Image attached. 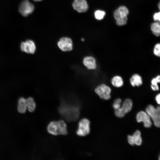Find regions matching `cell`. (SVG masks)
Here are the masks:
<instances>
[{"label": "cell", "mask_w": 160, "mask_h": 160, "mask_svg": "<svg viewBox=\"0 0 160 160\" xmlns=\"http://www.w3.org/2000/svg\"><path fill=\"white\" fill-rule=\"evenodd\" d=\"M81 106L75 101L62 100L58 108V111L61 116L66 120L74 121L79 118Z\"/></svg>", "instance_id": "obj_1"}, {"label": "cell", "mask_w": 160, "mask_h": 160, "mask_svg": "<svg viewBox=\"0 0 160 160\" xmlns=\"http://www.w3.org/2000/svg\"><path fill=\"white\" fill-rule=\"evenodd\" d=\"M34 1H42V0H33Z\"/></svg>", "instance_id": "obj_29"}, {"label": "cell", "mask_w": 160, "mask_h": 160, "mask_svg": "<svg viewBox=\"0 0 160 160\" xmlns=\"http://www.w3.org/2000/svg\"><path fill=\"white\" fill-rule=\"evenodd\" d=\"M129 80L131 85L133 87H139L143 84L142 77L137 73L133 74L130 77Z\"/></svg>", "instance_id": "obj_15"}, {"label": "cell", "mask_w": 160, "mask_h": 160, "mask_svg": "<svg viewBox=\"0 0 160 160\" xmlns=\"http://www.w3.org/2000/svg\"><path fill=\"white\" fill-rule=\"evenodd\" d=\"M21 50L27 53L33 54L36 50V46L34 42L31 40H28L22 42L20 45Z\"/></svg>", "instance_id": "obj_10"}, {"label": "cell", "mask_w": 160, "mask_h": 160, "mask_svg": "<svg viewBox=\"0 0 160 160\" xmlns=\"http://www.w3.org/2000/svg\"><path fill=\"white\" fill-rule=\"evenodd\" d=\"M153 18L155 21L160 22V12L155 13L153 15Z\"/></svg>", "instance_id": "obj_24"}, {"label": "cell", "mask_w": 160, "mask_h": 160, "mask_svg": "<svg viewBox=\"0 0 160 160\" xmlns=\"http://www.w3.org/2000/svg\"><path fill=\"white\" fill-rule=\"evenodd\" d=\"M158 83H160V75L157 76L155 78Z\"/></svg>", "instance_id": "obj_27"}, {"label": "cell", "mask_w": 160, "mask_h": 160, "mask_svg": "<svg viewBox=\"0 0 160 160\" xmlns=\"http://www.w3.org/2000/svg\"><path fill=\"white\" fill-rule=\"evenodd\" d=\"M132 106V100L129 98L126 99L124 101L121 107L115 110V115L118 117H123L131 110Z\"/></svg>", "instance_id": "obj_5"}, {"label": "cell", "mask_w": 160, "mask_h": 160, "mask_svg": "<svg viewBox=\"0 0 160 160\" xmlns=\"http://www.w3.org/2000/svg\"><path fill=\"white\" fill-rule=\"evenodd\" d=\"M17 109L19 112L25 113L27 109L26 99L21 97L19 98L18 103Z\"/></svg>", "instance_id": "obj_17"}, {"label": "cell", "mask_w": 160, "mask_h": 160, "mask_svg": "<svg viewBox=\"0 0 160 160\" xmlns=\"http://www.w3.org/2000/svg\"><path fill=\"white\" fill-rule=\"evenodd\" d=\"M151 30L153 34L156 36H160V22L156 21L151 25Z\"/></svg>", "instance_id": "obj_18"}, {"label": "cell", "mask_w": 160, "mask_h": 160, "mask_svg": "<svg viewBox=\"0 0 160 160\" xmlns=\"http://www.w3.org/2000/svg\"><path fill=\"white\" fill-rule=\"evenodd\" d=\"M121 102L122 100L120 98H117L114 100L113 105L114 110H117L121 107Z\"/></svg>", "instance_id": "obj_21"}, {"label": "cell", "mask_w": 160, "mask_h": 160, "mask_svg": "<svg viewBox=\"0 0 160 160\" xmlns=\"http://www.w3.org/2000/svg\"><path fill=\"white\" fill-rule=\"evenodd\" d=\"M72 6L75 10L80 13L86 11L88 9V5L85 0H74Z\"/></svg>", "instance_id": "obj_13"}, {"label": "cell", "mask_w": 160, "mask_h": 160, "mask_svg": "<svg viewBox=\"0 0 160 160\" xmlns=\"http://www.w3.org/2000/svg\"><path fill=\"white\" fill-rule=\"evenodd\" d=\"M95 92L103 99L109 100L111 98V88L104 83L97 85L95 89Z\"/></svg>", "instance_id": "obj_4"}, {"label": "cell", "mask_w": 160, "mask_h": 160, "mask_svg": "<svg viewBox=\"0 0 160 160\" xmlns=\"http://www.w3.org/2000/svg\"><path fill=\"white\" fill-rule=\"evenodd\" d=\"M129 14L127 8L124 6L119 7L114 13V17L116 20L127 17Z\"/></svg>", "instance_id": "obj_14"}, {"label": "cell", "mask_w": 160, "mask_h": 160, "mask_svg": "<svg viewBox=\"0 0 160 160\" xmlns=\"http://www.w3.org/2000/svg\"><path fill=\"white\" fill-rule=\"evenodd\" d=\"M117 25L119 26H121L126 24L127 21V17H126L116 20Z\"/></svg>", "instance_id": "obj_23"}, {"label": "cell", "mask_w": 160, "mask_h": 160, "mask_svg": "<svg viewBox=\"0 0 160 160\" xmlns=\"http://www.w3.org/2000/svg\"><path fill=\"white\" fill-rule=\"evenodd\" d=\"M105 14V11L100 10H97L95 12V17L96 19L100 20L104 18Z\"/></svg>", "instance_id": "obj_20"}, {"label": "cell", "mask_w": 160, "mask_h": 160, "mask_svg": "<svg viewBox=\"0 0 160 160\" xmlns=\"http://www.w3.org/2000/svg\"><path fill=\"white\" fill-rule=\"evenodd\" d=\"M145 111L152 119L155 126L160 127V106L155 108L149 105L146 107Z\"/></svg>", "instance_id": "obj_3"}, {"label": "cell", "mask_w": 160, "mask_h": 160, "mask_svg": "<svg viewBox=\"0 0 160 160\" xmlns=\"http://www.w3.org/2000/svg\"><path fill=\"white\" fill-rule=\"evenodd\" d=\"M27 108L30 112H33L35 110L36 104L33 99L29 97L26 99Z\"/></svg>", "instance_id": "obj_19"}, {"label": "cell", "mask_w": 160, "mask_h": 160, "mask_svg": "<svg viewBox=\"0 0 160 160\" xmlns=\"http://www.w3.org/2000/svg\"><path fill=\"white\" fill-rule=\"evenodd\" d=\"M155 100L157 103L160 105V93L157 94L155 97Z\"/></svg>", "instance_id": "obj_26"}, {"label": "cell", "mask_w": 160, "mask_h": 160, "mask_svg": "<svg viewBox=\"0 0 160 160\" xmlns=\"http://www.w3.org/2000/svg\"><path fill=\"white\" fill-rule=\"evenodd\" d=\"M81 40L82 41H84V38H82L81 39Z\"/></svg>", "instance_id": "obj_30"}, {"label": "cell", "mask_w": 160, "mask_h": 160, "mask_svg": "<svg viewBox=\"0 0 160 160\" xmlns=\"http://www.w3.org/2000/svg\"><path fill=\"white\" fill-rule=\"evenodd\" d=\"M153 53L156 56L160 57V43L156 44L153 49Z\"/></svg>", "instance_id": "obj_22"}, {"label": "cell", "mask_w": 160, "mask_h": 160, "mask_svg": "<svg viewBox=\"0 0 160 160\" xmlns=\"http://www.w3.org/2000/svg\"><path fill=\"white\" fill-rule=\"evenodd\" d=\"M151 87L152 89L154 91H158L159 89V87L158 84L154 85L151 84Z\"/></svg>", "instance_id": "obj_25"}, {"label": "cell", "mask_w": 160, "mask_h": 160, "mask_svg": "<svg viewBox=\"0 0 160 160\" xmlns=\"http://www.w3.org/2000/svg\"><path fill=\"white\" fill-rule=\"evenodd\" d=\"M83 63L84 66L89 70H95L97 67L96 60L92 56H87L83 58Z\"/></svg>", "instance_id": "obj_12"}, {"label": "cell", "mask_w": 160, "mask_h": 160, "mask_svg": "<svg viewBox=\"0 0 160 160\" xmlns=\"http://www.w3.org/2000/svg\"><path fill=\"white\" fill-rule=\"evenodd\" d=\"M158 7L159 10H160V1H159L158 4Z\"/></svg>", "instance_id": "obj_28"}, {"label": "cell", "mask_w": 160, "mask_h": 160, "mask_svg": "<svg viewBox=\"0 0 160 160\" xmlns=\"http://www.w3.org/2000/svg\"><path fill=\"white\" fill-rule=\"evenodd\" d=\"M136 119L138 122H143L145 127L149 128L152 125L151 118L145 112L141 111L136 115Z\"/></svg>", "instance_id": "obj_9"}, {"label": "cell", "mask_w": 160, "mask_h": 160, "mask_svg": "<svg viewBox=\"0 0 160 160\" xmlns=\"http://www.w3.org/2000/svg\"><path fill=\"white\" fill-rule=\"evenodd\" d=\"M141 134L140 131L136 130L132 135H128L127 136L128 141L129 144L134 145H141L142 140L141 135Z\"/></svg>", "instance_id": "obj_11"}, {"label": "cell", "mask_w": 160, "mask_h": 160, "mask_svg": "<svg viewBox=\"0 0 160 160\" xmlns=\"http://www.w3.org/2000/svg\"><path fill=\"white\" fill-rule=\"evenodd\" d=\"M90 122L86 118L81 119L79 122L76 134L80 136H85L90 132Z\"/></svg>", "instance_id": "obj_6"}, {"label": "cell", "mask_w": 160, "mask_h": 160, "mask_svg": "<svg viewBox=\"0 0 160 160\" xmlns=\"http://www.w3.org/2000/svg\"><path fill=\"white\" fill-rule=\"evenodd\" d=\"M159 159L160 160V155H159Z\"/></svg>", "instance_id": "obj_31"}, {"label": "cell", "mask_w": 160, "mask_h": 160, "mask_svg": "<svg viewBox=\"0 0 160 160\" xmlns=\"http://www.w3.org/2000/svg\"><path fill=\"white\" fill-rule=\"evenodd\" d=\"M47 130L49 134L54 135L67 134L66 124L63 120L51 122L47 126Z\"/></svg>", "instance_id": "obj_2"}, {"label": "cell", "mask_w": 160, "mask_h": 160, "mask_svg": "<svg viewBox=\"0 0 160 160\" xmlns=\"http://www.w3.org/2000/svg\"><path fill=\"white\" fill-rule=\"evenodd\" d=\"M60 49L64 52L71 51L73 48L72 39L68 37H63L60 39L57 43Z\"/></svg>", "instance_id": "obj_8"}, {"label": "cell", "mask_w": 160, "mask_h": 160, "mask_svg": "<svg viewBox=\"0 0 160 160\" xmlns=\"http://www.w3.org/2000/svg\"><path fill=\"white\" fill-rule=\"evenodd\" d=\"M111 83L114 87L119 88L123 85L124 81L123 79L121 76L116 75L114 76L111 78Z\"/></svg>", "instance_id": "obj_16"}, {"label": "cell", "mask_w": 160, "mask_h": 160, "mask_svg": "<svg viewBox=\"0 0 160 160\" xmlns=\"http://www.w3.org/2000/svg\"><path fill=\"white\" fill-rule=\"evenodd\" d=\"M34 7L33 5L28 0H24L20 4L19 11L24 17H26L33 11Z\"/></svg>", "instance_id": "obj_7"}]
</instances>
